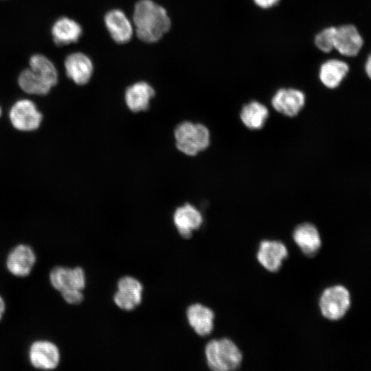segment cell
I'll use <instances>...</instances> for the list:
<instances>
[{"label":"cell","instance_id":"obj_1","mask_svg":"<svg viewBox=\"0 0 371 371\" xmlns=\"http://www.w3.org/2000/svg\"><path fill=\"white\" fill-rule=\"evenodd\" d=\"M133 23L138 38L148 43L159 41L171 26L166 9L152 0H139L136 3Z\"/></svg>","mask_w":371,"mask_h":371},{"label":"cell","instance_id":"obj_2","mask_svg":"<svg viewBox=\"0 0 371 371\" xmlns=\"http://www.w3.org/2000/svg\"><path fill=\"white\" fill-rule=\"evenodd\" d=\"M208 368L214 371H232L240 368L243 354L230 339L223 337L212 339L205 347Z\"/></svg>","mask_w":371,"mask_h":371},{"label":"cell","instance_id":"obj_3","mask_svg":"<svg viewBox=\"0 0 371 371\" xmlns=\"http://www.w3.org/2000/svg\"><path fill=\"white\" fill-rule=\"evenodd\" d=\"M177 148L188 156H195L206 150L210 144L208 128L201 123L184 121L174 131Z\"/></svg>","mask_w":371,"mask_h":371},{"label":"cell","instance_id":"obj_4","mask_svg":"<svg viewBox=\"0 0 371 371\" xmlns=\"http://www.w3.org/2000/svg\"><path fill=\"white\" fill-rule=\"evenodd\" d=\"M350 306L348 289L341 285H335L324 290L319 300L322 316L331 321L342 318Z\"/></svg>","mask_w":371,"mask_h":371},{"label":"cell","instance_id":"obj_5","mask_svg":"<svg viewBox=\"0 0 371 371\" xmlns=\"http://www.w3.org/2000/svg\"><path fill=\"white\" fill-rule=\"evenodd\" d=\"M9 118L14 128L21 131H32L40 126L43 115L34 102L21 99L12 106Z\"/></svg>","mask_w":371,"mask_h":371},{"label":"cell","instance_id":"obj_6","mask_svg":"<svg viewBox=\"0 0 371 371\" xmlns=\"http://www.w3.org/2000/svg\"><path fill=\"white\" fill-rule=\"evenodd\" d=\"M288 256L289 251L286 246L278 240H261L256 253L259 264L271 273L278 272Z\"/></svg>","mask_w":371,"mask_h":371},{"label":"cell","instance_id":"obj_7","mask_svg":"<svg viewBox=\"0 0 371 371\" xmlns=\"http://www.w3.org/2000/svg\"><path fill=\"white\" fill-rule=\"evenodd\" d=\"M306 103L304 93L295 88H280L271 100V104L278 113L289 117H295Z\"/></svg>","mask_w":371,"mask_h":371},{"label":"cell","instance_id":"obj_8","mask_svg":"<svg viewBox=\"0 0 371 371\" xmlns=\"http://www.w3.org/2000/svg\"><path fill=\"white\" fill-rule=\"evenodd\" d=\"M143 286L131 276L121 278L117 282V291L113 295L115 304L124 311H132L142 300Z\"/></svg>","mask_w":371,"mask_h":371},{"label":"cell","instance_id":"obj_9","mask_svg":"<svg viewBox=\"0 0 371 371\" xmlns=\"http://www.w3.org/2000/svg\"><path fill=\"white\" fill-rule=\"evenodd\" d=\"M49 281L52 286L60 292L71 289L82 291L86 284L84 270L80 267L73 269L55 267L49 273Z\"/></svg>","mask_w":371,"mask_h":371},{"label":"cell","instance_id":"obj_10","mask_svg":"<svg viewBox=\"0 0 371 371\" xmlns=\"http://www.w3.org/2000/svg\"><path fill=\"white\" fill-rule=\"evenodd\" d=\"M29 358L33 367L41 370H54L59 364L58 347L49 341L40 340L32 344Z\"/></svg>","mask_w":371,"mask_h":371},{"label":"cell","instance_id":"obj_11","mask_svg":"<svg viewBox=\"0 0 371 371\" xmlns=\"http://www.w3.org/2000/svg\"><path fill=\"white\" fill-rule=\"evenodd\" d=\"M292 238L302 253L308 258L316 256L322 246L319 230L309 222L298 224L293 230Z\"/></svg>","mask_w":371,"mask_h":371},{"label":"cell","instance_id":"obj_12","mask_svg":"<svg viewBox=\"0 0 371 371\" xmlns=\"http://www.w3.org/2000/svg\"><path fill=\"white\" fill-rule=\"evenodd\" d=\"M173 222L180 236L189 239L203 223L201 212L193 205L185 203L178 207L173 214Z\"/></svg>","mask_w":371,"mask_h":371},{"label":"cell","instance_id":"obj_13","mask_svg":"<svg viewBox=\"0 0 371 371\" xmlns=\"http://www.w3.org/2000/svg\"><path fill=\"white\" fill-rule=\"evenodd\" d=\"M36 254L33 249L24 244L12 248L6 258V267L14 276L25 277L28 276L36 262Z\"/></svg>","mask_w":371,"mask_h":371},{"label":"cell","instance_id":"obj_14","mask_svg":"<svg viewBox=\"0 0 371 371\" xmlns=\"http://www.w3.org/2000/svg\"><path fill=\"white\" fill-rule=\"evenodd\" d=\"M64 66L67 77L78 85H85L89 82L93 72L91 60L82 52L69 54Z\"/></svg>","mask_w":371,"mask_h":371},{"label":"cell","instance_id":"obj_15","mask_svg":"<svg viewBox=\"0 0 371 371\" xmlns=\"http://www.w3.org/2000/svg\"><path fill=\"white\" fill-rule=\"evenodd\" d=\"M363 40L355 26L351 24L336 27L335 49L341 55L355 56L360 52Z\"/></svg>","mask_w":371,"mask_h":371},{"label":"cell","instance_id":"obj_16","mask_svg":"<svg viewBox=\"0 0 371 371\" xmlns=\"http://www.w3.org/2000/svg\"><path fill=\"white\" fill-rule=\"evenodd\" d=\"M186 316L189 325L198 335L207 337L213 332L215 314L208 306L199 303L191 304Z\"/></svg>","mask_w":371,"mask_h":371},{"label":"cell","instance_id":"obj_17","mask_svg":"<svg viewBox=\"0 0 371 371\" xmlns=\"http://www.w3.org/2000/svg\"><path fill=\"white\" fill-rule=\"evenodd\" d=\"M104 21L107 31L115 43L124 44L131 41L133 33V26L122 10H109L106 13Z\"/></svg>","mask_w":371,"mask_h":371},{"label":"cell","instance_id":"obj_18","mask_svg":"<svg viewBox=\"0 0 371 371\" xmlns=\"http://www.w3.org/2000/svg\"><path fill=\"white\" fill-rule=\"evenodd\" d=\"M155 96V90L146 82H137L127 87L124 100L128 109L134 113L146 111L151 99Z\"/></svg>","mask_w":371,"mask_h":371},{"label":"cell","instance_id":"obj_19","mask_svg":"<svg viewBox=\"0 0 371 371\" xmlns=\"http://www.w3.org/2000/svg\"><path fill=\"white\" fill-rule=\"evenodd\" d=\"M51 32L54 42L63 46L76 43L82 36V29L75 20L63 16L54 22Z\"/></svg>","mask_w":371,"mask_h":371},{"label":"cell","instance_id":"obj_20","mask_svg":"<svg viewBox=\"0 0 371 371\" xmlns=\"http://www.w3.org/2000/svg\"><path fill=\"white\" fill-rule=\"evenodd\" d=\"M348 71L349 66L346 62L332 58L320 65L319 78L324 87L333 89L341 85Z\"/></svg>","mask_w":371,"mask_h":371},{"label":"cell","instance_id":"obj_21","mask_svg":"<svg viewBox=\"0 0 371 371\" xmlns=\"http://www.w3.org/2000/svg\"><path fill=\"white\" fill-rule=\"evenodd\" d=\"M19 87L30 95H44L54 86L41 74L28 67L23 69L18 77Z\"/></svg>","mask_w":371,"mask_h":371},{"label":"cell","instance_id":"obj_22","mask_svg":"<svg viewBox=\"0 0 371 371\" xmlns=\"http://www.w3.org/2000/svg\"><path fill=\"white\" fill-rule=\"evenodd\" d=\"M269 115L266 105L257 100L245 104L240 111V119L243 125L249 130H260L265 126Z\"/></svg>","mask_w":371,"mask_h":371},{"label":"cell","instance_id":"obj_23","mask_svg":"<svg viewBox=\"0 0 371 371\" xmlns=\"http://www.w3.org/2000/svg\"><path fill=\"white\" fill-rule=\"evenodd\" d=\"M29 67L44 76L54 86L58 80V74L54 63L43 54H34L29 60Z\"/></svg>","mask_w":371,"mask_h":371},{"label":"cell","instance_id":"obj_24","mask_svg":"<svg viewBox=\"0 0 371 371\" xmlns=\"http://www.w3.org/2000/svg\"><path fill=\"white\" fill-rule=\"evenodd\" d=\"M336 27L331 26L324 28L315 37V46L322 52L328 53L335 49Z\"/></svg>","mask_w":371,"mask_h":371},{"label":"cell","instance_id":"obj_25","mask_svg":"<svg viewBox=\"0 0 371 371\" xmlns=\"http://www.w3.org/2000/svg\"><path fill=\"white\" fill-rule=\"evenodd\" d=\"M63 298L69 304L77 305L80 304L84 300L82 291L78 289H67L60 292Z\"/></svg>","mask_w":371,"mask_h":371},{"label":"cell","instance_id":"obj_26","mask_svg":"<svg viewBox=\"0 0 371 371\" xmlns=\"http://www.w3.org/2000/svg\"><path fill=\"white\" fill-rule=\"evenodd\" d=\"M280 0H253L254 3L259 8L269 9L273 8L279 3Z\"/></svg>","mask_w":371,"mask_h":371},{"label":"cell","instance_id":"obj_27","mask_svg":"<svg viewBox=\"0 0 371 371\" xmlns=\"http://www.w3.org/2000/svg\"><path fill=\"white\" fill-rule=\"evenodd\" d=\"M365 71L367 76L371 80V54L369 55L366 62Z\"/></svg>","mask_w":371,"mask_h":371},{"label":"cell","instance_id":"obj_28","mask_svg":"<svg viewBox=\"0 0 371 371\" xmlns=\"http://www.w3.org/2000/svg\"><path fill=\"white\" fill-rule=\"evenodd\" d=\"M5 310V305L3 298L0 296V320L2 318L3 314Z\"/></svg>","mask_w":371,"mask_h":371},{"label":"cell","instance_id":"obj_29","mask_svg":"<svg viewBox=\"0 0 371 371\" xmlns=\"http://www.w3.org/2000/svg\"><path fill=\"white\" fill-rule=\"evenodd\" d=\"M1 115V107H0V116Z\"/></svg>","mask_w":371,"mask_h":371}]
</instances>
